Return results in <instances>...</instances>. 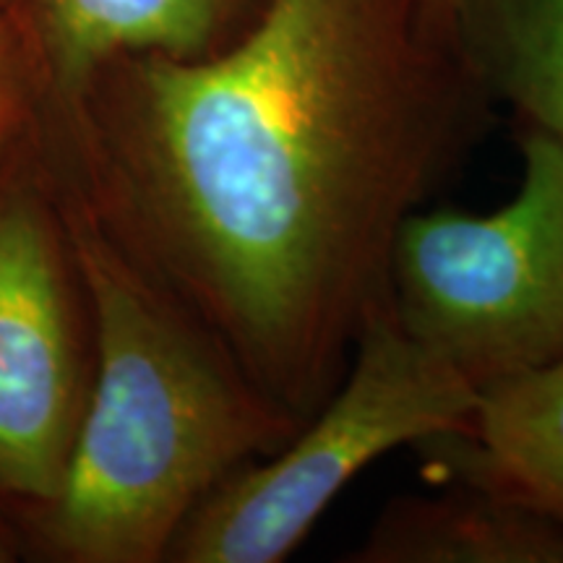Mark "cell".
Returning <instances> with one entry per match:
<instances>
[{
	"instance_id": "3957f363",
	"label": "cell",
	"mask_w": 563,
	"mask_h": 563,
	"mask_svg": "<svg viewBox=\"0 0 563 563\" xmlns=\"http://www.w3.org/2000/svg\"><path fill=\"white\" fill-rule=\"evenodd\" d=\"M481 386L407 332L389 298L371 308L332 397L269 462L232 473L173 543L186 563H279L378 456L467 426Z\"/></svg>"
},
{
	"instance_id": "52a82bcc",
	"label": "cell",
	"mask_w": 563,
	"mask_h": 563,
	"mask_svg": "<svg viewBox=\"0 0 563 563\" xmlns=\"http://www.w3.org/2000/svg\"><path fill=\"white\" fill-rule=\"evenodd\" d=\"M355 563H563V522L501 493L391 501L350 555Z\"/></svg>"
},
{
	"instance_id": "8992f818",
	"label": "cell",
	"mask_w": 563,
	"mask_h": 563,
	"mask_svg": "<svg viewBox=\"0 0 563 563\" xmlns=\"http://www.w3.org/2000/svg\"><path fill=\"white\" fill-rule=\"evenodd\" d=\"M426 443L464 485L563 522V361L483 384L467 426Z\"/></svg>"
},
{
	"instance_id": "7a4b0ae2",
	"label": "cell",
	"mask_w": 563,
	"mask_h": 563,
	"mask_svg": "<svg viewBox=\"0 0 563 563\" xmlns=\"http://www.w3.org/2000/svg\"><path fill=\"white\" fill-rule=\"evenodd\" d=\"M76 264L97 332V378L55 496L53 538L84 563L162 559L188 517L300 422L245 376L95 228Z\"/></svg>"
},
{
	"instance_id": "277c9868",
	"label": "cell",
	"mask_w": 563,
	"mask_h": 563,
	"mask_svg": "<svg viewBox=\"0 0 563 563\" xmlns=\"http://www.w3.org/2000/svg\"><path fill=\"white\" fill-rule=\"evenodd\" d=\"M386 298L415 340L477 386L563 361V146L522 136V183L490 214L415 211Z\"/></svg>"
},
{
	"instance_id": "ba28073f",
	"label": "cell",
	"mask_w": 563,
	"mask_h": 563,
	"mask_svg": "<svg viewBox=\"0 0 563 563\" xmlns=\"http://www.w3.org/2000/svg\"><path fill=\"white\" fill-rule=\"evenodd\" d=\"M245 0H32L55 81L81 95L121 55L199 58Z\"/></svg>"
},
{
	"instance_id": "30bf717a",
	"label": "cell",
	"mask_w": 563,
	"mask_h": 563,
	"mask_svg": "<svg viewBox=\"0 0 563 563\" xmlns=\"http://www.w3.org/2000/svg\"><path fill=\"white\" fill-rule=\"evenodd\" d=\"M24 81V40H21L16 19L0 5V150L21 121Z\"/></svg>"
},
{
	"instance_id": "8fae6325",
	"label": "cell",
	"mask_w": 563,
	"mask_h": 563,
	"mask_svg": "<svg viewBox=\"0 0 563 563\" xmlns=\"http://www.w3.org/2000/svg\"><path fill=\"white\" fill-rule=\"evenodd\" d=\"M435 3H439L441 9L454 19V16H462L464 5H467V0H435Z\"/></svg>"
},
{
	"instance_id": "7c38bea8",
	"label": "cell",
	"mask_w": 563,
	"mask_h": 563,
	"mask_svg": "<svg viewBox=\"0 0 563 563\" xmlns=\"http://www.w3.org/2000/svg\"><path fill=\"white\" fill-rule=\"evenodd\" d=\"M5 559V553H3V548H0V561H3Z\"/></svg>"
},
{
	"instance_id": "5b68a950",
	"label": "cell",
	"mask_w": 563,
	"mask_h": 563,
	"mask_svg": "<svg viewBox=\"0 0 563 563\" xmlns=\"http://www.w3.org/2000/svg\"><path fill=\"white\" fill-rule=\"evenodd\" d=\"M79 420L58 249L40 209L13 199L0 207V490L53 504Z\"/></svg>"
},
{
	"instance_id": "9c48e42d",
	"label": "cell",
	"mask_w": 563,
	"mask_h": 563,
	"mask_svg": "<svg viewBox=\"0 0 563 563\" xmlns=\"http://www.w3.org/2000/svg\"><path fill=\"white\" fill-rule=\"evenodd\" d=\"M493 68L530 129L563 146V0H493Z\"/></svg>"
},
{
	"instance_id": "6da1fadb",
	"label": "cell",
	"mask_w": 563,
	"mask_h": 563,
	"mask_svg": "<svg viewBox=\"0 0 563 563\" xmlns=\"http://www.w3.org/2000/svg\"><path fill=\"white\" fill-rule=\"evenodd\" d=\"M129 159L154 241L300 426L347 371L402 224L475 139L410 0H264L235 45L144 55Z\"/></svg>"
}]
</instances>
